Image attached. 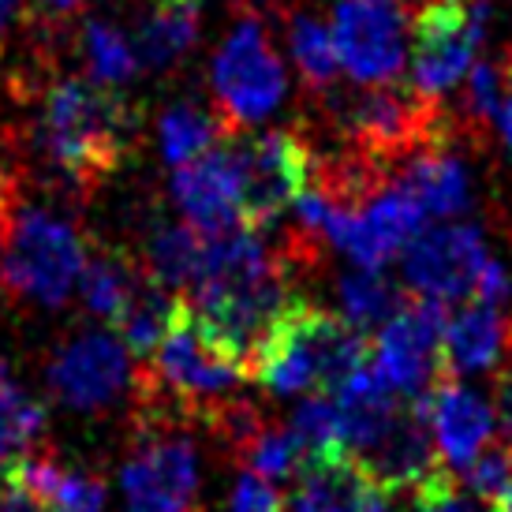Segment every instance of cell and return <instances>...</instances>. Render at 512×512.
Listing matches in <instances>:
<instances>
[{
	"mask_svg": "<svg viewBox=\"0 0 512 512\" xmlns=\"http://www.w3.org/2000/svg\"><path fill=\"white\" fill-rule=\"evenodd\" d=\"M191 318L206 341L251 378V363L270 322L288 303L285 273L258 228H228L206 236L202 270L191 285Z\"/></svg>",
	"mask_w": 512,
	"mask_h": 512,
	"instance_id": "1",
	"label": "cell"
},
{
	"mask_svg": "<svg viewBox=\"0 0 512 512\" xmlns=\"http://www.w3.org/2000/svg\"><path fill=\"white\" fill-rule=\"evenodd\" d=\"M131 131L135 113L120 98V90L64 75L45 86L34 146L57 180L75 187L79 195H90L120 172Z\"/></svg>",
	"mask_w": 512,
	"mask_h": 512,
	"instance_id": "2",
	"label": "cell"
},
{
	"mask_svg": "<svg viewBox=\"0 0 512 512\" xmlns=\"http://www.w3.org/2000/svg\"><path fill=\"white\" fill-rule=\"evenodd\" d=\"M367 337L314 303L288 299L258 344L251 378L277 397L333 393L337 385L367 363Z\"/></svg>",
	"mask_w": 512,
	"mask_h": 512,
	"instance_id": "3",
	"label": "cell"
},
{
	"mask_svg": "<svg viewBox=\"0 0 512 512\" xmlns=\"http://www.w3.org/2000/svg\"><path fill=\"white\" fill-rule=\"evenodd\" d=\"M83 262L86 240L68 217L19 206L0 255V285L19 303L57 311L79 288Z\"/></svg>",
	"mask_w": 512,
	"mask_h": 512,
	"instance_id": "4",
	"label": "cell"
},
{
	"mask_svg": "<svg viewBox=\"0 0 512 512\" xmlns=\"http://www.w3.org/2000/svg\"><path fill=\"white\" fill-rule=\"evenodd\" d=\"M210 86H214V113L221 116L228 135L270 120L285 105V64L277 57L258 15L243 12L228 27L225 42L214 53Z\"/></svg>",
	"mask_w": 512,
	"mask_h": 512,
	"instance_id": "5",
	"label": "cell"
},
{
	"mask_svg": "<svg viewBox=\"0 0 512 512\" xmlns=\"http://www.w3.org/2000/svg\"><path fill=\"white\" fill-rule=\"evenodd\" d=\"M135 453L120 471L124 512H195L202 475L195 445L176 415L135 412Z\"/></svg>",
	"mask_w": 512,
	"mask_h": 512,
	"instance_id": "6",
	"label": "cell"
},
{
	"mask_svg": "<svg viewBox=\"0 0 512 512\" xmlns=\"http://www.w3.org/2000/svg\"><path fill=\"white\" fill-rule=\"evenodd\" d=\"M494 19V0H427L412 23V90L419 98L449 94L475 64Z\"/></svg>",
	"mask_w": 512,
	"mask_h": 512,
	"instance_id": "7",
	"label": "cell"
},
{
	"mask_svg": "<svg viewBox=\"0 0 512 512\" xmlns=\"http://www.w3.org/2000/svg\"><path fill=\"white\" fill-rule=\"evenodd\" d=\"M341 72L359 86L397 83L408 60L404 0H337L329 23Z\"/></svg>",
	"mask_w": 512,
	"mask_h": 512,
	"instance_id": "8",
	"label": "cell"
},
{
	"mask_svg": "<svg viewBox=\"0 0 512 512\" xmlns=\"http://www.w3.org/2000/svg\"><path fill=\"white\" fill-rule=\"evenodd\" d=\"M441 326L445 311L427 296L400 299L397 311L378 326L367 363L400 400H419L441 378Z\"/></svg>",
	"mask_w": 512,
	"mask_h": 512,
	"instance_id": "9",
	"label": "cell"
},
{
	"mask_svg": "<svg viewBox=\"0 0 512 512\" xmlns=\"http://www.w3.org/2000/svg\"><path fill=\"white\" fill-rule=\"evenodd\" d=\"M135 359L105 329H75L45 367L49 393L72 412H105L131 389Z\"/></svg>",
	"mask_w": 512,
	"mask_h": 512,
	"instance_id": "10",
	"label": "cell"
},
{
	"mask_svg": "<svg viewBox=\"0 0 512 512\" xmlns=\"http://www.w3.org/2000/svg\"><path fill=\"white\" fill-rule=\"evenodd\" d=\"M232 157L240 169L243 225L258 232L285 214L311 180V150L296 131H262L232 143Z\"/></svg>",
	"mask_w": 512,
	"mask_h": 512,
	"instance_id": "11",
	"label": "cell"
},
{
	"mask_svg": "<svg viewBox=\"0 0 512 512\" xmlns=\"http://www.w3.org/2000/svg\"><path fill=\"white\" fill-rule=\"evenodd\" d=\"M486 258H490L486 240L475 225L423 228L404 247V281L415 296L438 299V303L471 299Z\"/></svg>",
	"mask_w": 512,
	"mask_h": 512,
	"instance_id": "12",
	"label": "cell"
},
{
	"mask_svg": "<svg viewBox=\"0 0 512 512\" xmlns=\"http://www.w3.org/2000/svg\"><path fill=\"white\" fill-rule=\"evenodd\" d=\"M415 412L427 423L434 453L456 471L468 468L494 441V430H498L494 404L483 393H475L471 385L453 382V378H438L430 385L427 393L415 400Z\"/></svg>",
	"mask_w": 512,
	"mask_h": 512,
	"instance_id": "13",
	"label": "cell"
},
{
	"mask_svg": "<svg viewBox=\"0 0 512 512\" xmlns=\"http://www.w3.org/2000/svg\"><path fill=\"white\" fill-rule=\"evenodd\" d=\"M172 202L191 228L202 236H217L228 228L243 225V199H240V169L232 146H214L202 157L176 165L172 172Z\"/></svg>",
	"mask_w": 512,
	"mask_h": 512,
	"instance_id": "14",
	"label": "cell"
},
{
	"mask_svg": "<svg viewBox=\"0 0 512 512\" xmlns=\"http://www.w3.org/2000/svg\"><path fill=\"white\" fill-rule=\"evenodd\" d=\"M285 512H389L385 490L348 453L303 464Z\"/></svg>",
	"mask_w": 512,
	"mask_h": 512,
	"instance_id": "15",
	"label": "cell"
},
{
	"mask_svg": "<svg viewBox=\"0 0 512 512\" xmlns=\"http://www.w3.org/2000/svg\"><path fill=\"white\" fill-rule=\"evenodd\" d=\"M512 344V326L494 303L471 299L441 326V370L453 378L494 370Z\"/></svg>",
	"mask_w": 512,
	"mask_h": 512,
	"instance_id": "16",
	"label": "cell"
},
{
	"mask_svg": "<svg viewBox=\"0 0 512 512\" xmlns=\"http://www.w3.org/2000/svg\"><path fill=\"white\" fill-rule=\"evenodd\" d=\"M397 184L415 199V206L427 214V221H449L464 214L471 202V176L464 161L441 146L427 143L400 157Z\"/></svg>",
	"mask_w": 512,
	"mask_h": 512,
	"instance_id": "17",
	"label": "cell"
},
{
	"mask_svg": "<svg viewBox=\"0 0 512 512\" xmlns=\"http://www.w3.org/2000/svg\"><path fill=\"white\" fill-rule=\"evenodd\" d=\"M4 479L27 486L30 494H38L45 505H53L57 512H105V486L101 479L75 471L68 464L53 460L49 453H19L4 468Z\"/></svg>",
	"mask_w": 512,
	"mask_h": 512,
	"instance_id": "18",
	"label": "cell"
},
{
	"mask_svg": "<svg viewBox=\"0 0 512 512\" xmlns=\"http://www.w3.org/2000/svg\"><path fill=\"white\" fill-rule=\"evenodd\" d=\"M202 0H154L135 30V57L150 72H169L199 42Z\"/></svg>",
	"mask_w": 512,
	"mask_h": 512,
	"instance_id": "19",
	"label": "cell"
},
{
	"mask_svg": "<svg viewBox=\"0 0 512 512\" xmlns=\"http://www.w3.org/2000/svg\"><path fill=\"white\" fill-rule=\"evenodd\" d=\"M143 281L146 273L135 258L116 247H98V251H86L83 273H79V296L94 318L116 326Z\"/></svg>",
	"mask_w": 512,
	"mask_h": 512,
	"instance_id": "20",
	"label": "cell"
},
{
	"mask_svg": "<svg viewBox=\"0 0 512 512\" xmlns=\"http://www.w3.org/2000/svg\"><path fill=\"white\" fill-rule=\"evenodd\" d=\"M202 255H206V236L199 228H191L187 221L184 225H157L146 240V255L139 266L154 285L184 296L199 277Z\"/></svg>",
	"mask_w": 512,
	"mask_h": 512,
	"instance_id": "21",
	"label": "cell"
},
{
	"mask_svg": "<svg viewBox=\"0 0 512 512\" xmlns=\"http://www.w3.org/2000/svg\"><path fill=\"white\" fill-rule=\"evenodd\" d=\"M184 296H176L169 288L154 285L150 277H146L135 299L128 303V311L120 314V322H116V333H120V344L128 348V356L135 363H146V359L154 356L161 341L169 337V329L176 326V318L184 311Z\"/></svg>",
	"mask_w": 512,
	"mask_h": 512,
	"instance_id": "22",
	"label": "cell"
},
{
	"mask_svg": "<svg viewBox=\"0 0 512 512\" xmlns=\"http://www.w3.org/2000/svg\"><path fill=\"white\" fill-rule=\"evenodd\" d=\"M221 139H232L228 128L221 124V116L195 105V101H176L157 120V146H161V157L172 169L195 161L206 150H214Z\"/></svg>",
	"mask_w": 512,
	"mask_h": 512,
	"instance_id": "23",
	"label": "cell"
},
{
	"mask_svg": "<svg viewBox=\"0 0 512 512\" xmlns=\"http://www.w3.org/2000/svg\"><path fill=\"white\" fill-rule=\"evenodd\" d=\"M75 45H79V60H83L86 68V79H94L98 86L120 90V86H128L139 75L135 45L113 23H105V19H83L79 34H75Z\"/></svg>",
	"mask_w": 512,
	"mask_h": 512,
	"instance_id": "24",
	"label": "cell"
},
{
	"mask_svg": "<svg viewBox=\"0 0 512 512\" xmlns=\"http://www.w3.org/2000/svg\"><path fill=\"white\" fill-rule=\"evenodd\" d=\"M337 307H341V318L348 326L359 329V333H370L400 307V292L382 270L352 266L348 273L337 277Z\"/></svg>",
	"mask_w": 512,
	"mask_h": 512,
	"instance_id": "25",
	"label": "cell"
},
{
	"mask_svg": "<svg viewBox=\"0 0 512 512\" xmlns=\"http://www.w3.org/2000/svg\"><path fill=\"white\" fill-rule=\"evenodd\" d=\"M288 53L296 60V72L307 83V90L326 94L329 86H337V75H341L337 45H333L329 23H322L318 15H292L288 19Z\"/></svg>",
	"mask_w": 512,
	"mask_h": 512,
	"instance_id": "26",
	"label": "cell"
},
{
	"mask_svg": "<svg viewBox=\"0 0 512 512\" xmlns=\"http://www.w3.org/2000/svg\"><path fill=\"white\" fill-rule=\"evenodd\" d=\"M45 430V408L15 382L8 363H0V468H8L15 456L34 449Z\"/></svg>",
	"mask_w": 512,
	"mask_h": 512,
	"instance_id": "27",
	"label": "cell"
},
{
	"mask_svg": "<svg viewBox=\"0 0 512 512\" xmlns=\"http://www.w3.org/2000/svg\"><path fill=\"white\" fill-rule=\"evenodd\" d=\"M292 434L303 445V464L311 460H326V456H341L344 449V430H341V412H337V400L329 393H307L292 412Z\"/></svg>",
	"mask_w": 512,
	"mask_h": 512,
	"instance_id": "28",
	"label": "cell"
},
{
	"mask_svg": "<svg viewBox=\"0 0 512 512\" xmlns=\"http://www.w3.org/2000/svg\"><path fill=\"white\" fill-rule=\"evenodd\" d=\"M240 456L247 460V471H255L270 483L281 479H296L303 471V445L296 441L292 427H262L255 438L240 449Z\"/></svg>",
	"mask_w": 512,
	"mask_h": 512,
	"instance_id": "29",
	"label": "cell"
},
{
	"mask_svg": "<svg viewBox=\"0 0 512 512\" xmlns=\"http://www.w3.org/2000/svg\"><path fill=\"white\" fill-rule=\"evenodd\" d=\"M468 79V90H464V105H468L471 120H494L501 105V90H505V64L498 60H475Z\"/></svg>",
	"mask_w": 512,
	"mask_h": 512,
	"instance_id": "30",
	"label": "cell"
},
{
	"mask_svg": "<svg viewBox=\"0 0 512 512\" xmlns=\"http://www.w3.org/2000/svg\"><path fill=\"white\" fill-rule=\"evenodd\" d=\"M460 471H464V486L471 494L490 501L512 479V449L509 445H486L483 453Z\"/></svg>",
	"mask_w": 512,
	"mask_h": 512,
	"instance_id": "31",
	"label": "cell"
},
{
	"mask_svg": "<svg viewBox=\"0 0 512 512\" xmlns=\"http://www.w3.org/2000/svg\"><path fill=\"white\" fill-rule=\"evenodd\" d=\"M86 0H23V19L45 38H57L75 19H83Z\"/></svg>",
	"mask_w": 512,
	"mask_h": 512,
	"instance_id": "32",
	"label": "cell"
},
{
	"mask_svg": "<svg viewBox=\"0 0 512 512\" xmlns=\"http://www.w3.org/2000/svg\"><path fill=\"white\" fill-rule=\"evenodd\" d=\"M415 512H479L475 501L460 494V486L445 475V471H434L423 483L415 486Z\"/></svg>",
	"mask_w": 512,
	"mask_h": 512,
	"instance_id": "33",
	"label": "cell"
},
{
	"mask_svg": "<svg viewBox=\"0 0 512 512\" xmlns=\"http://www.w3.org/2000/svg\"><path fill=\"white\" fill-rule=\"evenodd\" d=\"M228 512H285V501L277 494V483L262 479L255 471H243L232 486Z\"/></svg>",
	"mask_w": 512,
	"mask_h": 512,
	"instance_id": "34",
	"label": "cell"
},
{
	"mask_svg": "<svg viewBox=\"0 0 512 512\" xmlns=\"http://www.w3.org/2000/svg\"><path fill=\"white\" fill-rule=\"evenodd\" d=\"M509 296H512V277H509V270H505L501 262H494V258H486V266L479 270V281H475V292H471V299L501 307V303H505Z\"/></svg>",
	"mask_w": 512,
	"mask_h": 512,
	"instance_id": "35",
	"label": "cell"
},
{
	"mask_svg": "<svg viewBox=\"0 0 512 512\" xmlns=\"http://www.w3.org/2000/svg\"><path fill=\"white\" fill-rule=\"evenodd\" d=\"M0 512H57V509L45 505L38 494H30L27 486L4 479V486H0Z\"/></svg>",
	"mask_w": 512,
	"mask_h": 512,
	"instance_id": "36",
	"label": "cell"
},
{
	"mask_svg": "<svg viewBox=\"0 0 512 512\" xmlns=\"http://www.w3.org/2000/svg\"><path fill=\"white\" fill-rule=\"evenodd\" d=\"M19 210V180L8 165H0V225H12Z\"/></svg>",
	"mask_w": 512,
	"mask_h": 512,
	"instance_id": "37",
	"label": "cell"
},
{
	"mask_svg": "<svg viewBox=\"0 0 512 512\" xmlns=\"http://www.w3.org/2000/svg\"><path fill=\"white\" fill-rule=\"evenodd\" d=\"M494 419H498L501 434H505V445L512 449V370L501 374L498 382V404H494Z\"/></svg>",
	"mask_w": 512,
	"mask_h": 512,
	"instance_id": "38",
	"label": "cell"
},
{
	"mask_svg": "<svg viewBox=\"0 0 512 512\" xmlns=\"http://www.w3.org/2000/svg\"><path fill=\"white\" fill-rule=\"evenodd\" d=\"M498 131L501 139H505V146L512 150V60L505 64V90H501V105H498Z\"/></svg>",
	"mask_w": 512,
	"mask_h": 512,
	"instance_id": "39",
	"label": "cell"
},
{
	"mask_svg": "<svg viewBox=\"0 0 512 512\" xmlns=\"http://www.w3.org/2000/svg\"><path fill=\"white\" fill-rule=\"evenodd\" d=\"M19 19H23V0H0V53H4Z\"/></svg>",
	"mask_w": 512,
	"mask_h": 512,
	"instance_id": "40",
	"label": "cell"
},
{
	"mask_svg": "<svg viewBox=\"0 0 512 512\" xmlns=\"http://www.w3.org/2000/svg\"><path fill=\"white\" fill-rule=\"evenodd\" d=\"M490 509H494V512H512V479L501 486L494 498H490Z\"/></svg>",
	"mask_w": 512,
	"mask_h": 512,
	"instance_id": "41",
	"label": "cell"
},
{
	"mask_svg": "<svg viewBox=\"0 0 512 512\" xmlns=\"http://www.w3.org/2000/svg\"><path fill=\"white\" fill-rule=\"evenodd\" d=\"M228 4H236L243 12H262V8H277V4H285V0H228Z\"/></svg>",
	"mask_w": 512,
	"mask_h": 512,
	"instance_id": "42",
	"label": "cell"
},
{
	"mask_svg": "<svg viewBox=\"0 0 512 512\" xmlns=\"http://www.w3.org/2000/svg\"><path fill=\"white\" fill-rule=\"evenodd\" d=\"M8 232H12V225H0V255H4V240H8Z\"/></svg>",
	"mask_w": 512,
	"mask_h": 512,
	"instance_id": "43",
	"label": "cell"
}]
</instances>
